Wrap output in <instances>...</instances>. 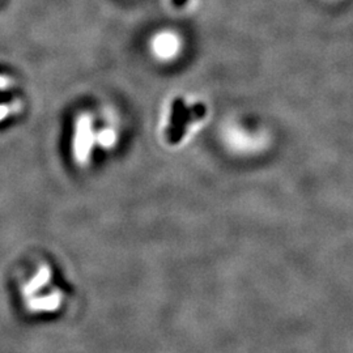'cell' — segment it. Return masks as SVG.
<instances>
[{"mask_svg": "<svg viewBox=\"0 0 353 353\" xmlns=\"http://www.w3.org/2000/svg\"><path fill=\"white\" fill-rule=\"evenodd\" d=\"M97 140H99V143L101 144L102 147L109 148L115 143V134H114V131H112V130H103V131L99 134Z\"/></svg>", "mask_w": 353, "mask_h": 353, "instance_id": "4", "label": "cell"}, {"mask_svg": "<svg viewBox=\"0 0 353 353\" xmlns=\"http://www.w3.org/2000/svg\"><path fill=\"white\" fill-rule=\"evenodd\" d=\"M93 143L92 125L87 115H83L77 123V134L75 140V153L79 161H85Z\"/></svg>", "mask_w": 353, "mask_h": 353, "instance_id": "1", "label": "cell"}, {"mask_svg": "<svg viewBox=\"0 0 353 353\" xmlns=\"http://www.w3.org/2000/svg\"><path fill=\"white\" fill-rule=\"evenodd\" d=\"M199 109V106L194 108L191 112H186L185 106L182 102H176L174 105V112H173V119H172V128L169 132V138L176 143V140L183 135L186 123L190 121V117L195 113Z\"/></svg>", "mask_w": 353, "mask_h": 353, "instance_id": "2", "label": "cell"}, {"mask_svg": "<svg viewBox=\"0 0 353 353\" xmlns=\"http://www.w3.org/2000/svg\"><path fill=\"white\" fill-rule=\"evenodd\" d=\"M153 50L157 54V57L163 59H170L176 57V52L179 50L178 38L172 33L160 34L153 41Z\"/></svg>", "mask_w": 353, "mask_h": 353, "instance_id": "3", "label": "cell"}]
</instances>
